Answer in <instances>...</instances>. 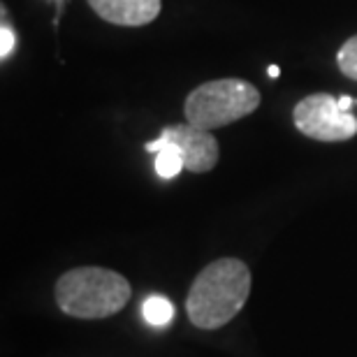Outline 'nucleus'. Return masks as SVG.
Wrapping results in <instances>:
<instances>
[{"mask_svg": "<svg viewBox=\"0 0 357 357\" xmlns=\"http://www.w3.org/2000/svg\"><path fill=\"white\" fill-rule=\"evenodd\" d=\"M251 295V269L237 258L206 265L190 285L185 311L199 330H218L244 309Z\"/></svg>", "mask_w": 357, "mask_h": 357, "instance_id": "nucleus-1", "label": "nucleus"}, {"mask_svg": "<svg viewBox=\"0 0 357 357\" xmlns=\"http://www.w3.org/2000/svg\"><path fill=\"white\" fill-rule=\"evenodd\" d=\"M56 304L66 316L102 320L128 304L132 288L126 276L105 267H77L56 281Z\"/></svg>", "mask_w": 357, "mask_h": 357, "instance_id": "nucleus-2", "label": "nucleus"}, {"mask_svg": "<svg viewBox=\"0 0 357 357\" xmlns=\"http://www.w3.org/2000/svg\"><path fill=\"white\" fill-rule=\"evenodd\" d=\"M260 105V91L241 79L206 82L185 98L188 123L213 130L253 114Z\"/></svg>", "mask_w": 357, "mask_h": 357, "instance_id": "nucleus-3", "label": "nucleus"}, {"mask_svg": "<svg viewBox=\"0 0 357 357\" xmlns=\"http://www.w3.org/2000/svg\"><path fill=\"white\" fill-rule=\"evenodd\" d=\"M292 121L299 132L318 142H344L357 135V119L327 93H313L297 102Z\"/></svg>", "mask_w": 357, "mask_h": 357, "instance_id": "nucleus-4", "label": "nucleus"}, {"mask_svg": "<svg viewBox=\"0 0 357 357\" xmlns=\"http://www.w3.org/2000/svg\"><path fill=\"white\" fill-rule=\"evenodd\" d=\"M160 137L172 142L178 151H181L185 169H188V172L204 174V172H209V169L216 167L218 142L209 130H204V128H197L192 123L167 126L165 130L160 132Z\"/></svg>", "mask_w": 357, "mask_h": 357, "instance_id": "nucleus-5", "label": "nucleus"}, {"mask_svg": "<svg viewBox=\"0 0 357 357\" xmlns=\"http://www.w3.org/2000/svg\"><path fill=\"white\" fill-rule=\"evenodd\" d=\"M89 5L116 26H146L160 14V0H89Z\"/></svg>", "mask_w": 357, "mask_h": 357, "instance_id": "nucleus-6", "label": "nucleus"}, {"mask_svg": "<svg viewBox=\"0 0 357 357\" xmlns=\"http://www.w3.org/2000/svg\"><path fill=\"white\" fill-rule=\"evenodd\" d=\"M146 151L155 153V172H158V176H162V178H174L181 174V169H185L183 155L172 142L158 137V139L149 142Z\"/></svg>", "mask_w": 357, "mask_h": 357, "instance_id": "nucleus-7", "label": "nucleus"}, {"mask_svg": "<svg viewBox=\"0 0 357 357\" xmlns=\"http://www.w3.org/2000/svg\"><path fill=\"white\" fill-rule=\"evenodd\" d=\"M142 313H144V320L149 325L165 327L172 323V318H174V304L162 295H151V297H146L144 306H142Z\"/></svg>", "mask_w": 357, "mask_h": 357, "instance_id": "nucleus-8", "label": "nucleus"}, {"mask_svg": "<svg viewBox=\"0 0 357 357\" xmlns=\"http://www.w3.org/2000/svg\"><path fill=\"white\" fill-rule=\"evenodd\" d=\"M337 66L348 79H357V35L344 42V47L337 54Z\"/></svg>", "mask_w": 357, "mask_h": 357, "instance_id": "nucleus-9", "label": "nucleus"}, {"mask_svg": "<svg viewBox=\"0 0 357 357\" xmlns=\"http://www.w3.org/2000/svg\"><path fill=\"white\" fill-rule=\"evenodd\" d=\"M14 49V33L7 26H3L0 31V59H7Z\"/></svg>", "mask_w": 357, "mask_h": 357, "instance_id": "nucleus-10", "label": "nucleus"}, {"mask_svg": "<svg viewBox=\"0 0 357 357\" xmlns=\"http://www.w3.org/2000/svg\"><path fill=\"white\" fill-rule=\"evenodd\" d=\"M351 105H353V100L348 98V96L339 98V107H341V109H344V112H348V109H351Z\"/></svg>", "mask_w": 357, "mask_h": 357, "instance_id": "nucleus-11", "label": "nucleus"}, {"mask_svg": "<svg viewBox=\"0 0 357 357\" xmlns=\"http://www.w3.org/2000/svg\"><path fill=\"white\" fill-rule=\"evenodd\" d=\"M267 75L271 77V79H276L278 75H281V70H278V66H269V70H267Z\"/></svg>", "mask_w": 357, "mask_h": 357, "instance_id": "nucleus-12", "label": "nucleus"}]
</instances>
